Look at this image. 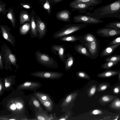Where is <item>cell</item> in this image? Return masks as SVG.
<instances>
[{
    "label": "cell",
    "instance_id": "cell-43",
    "mask_svg": "<svg viewBox=\"0 0 120 120\" xmlns=\"http://www.w3.org/2000/svg\"><path fill=\"white\" fill-rule=\"evenodd\" d=\"M5 91L3 81L0 78V96H1L3 95Z\"/></svg>",
    "mask_w": 120,
    "mask_h": 120
},
{
    "label": "cell",
    "instance_id": "cell-3",
    "mask_svg": "<svg viewBox=\"0 0 120 120\" xmlns=\"http://www.w3.org/2000/svg\"><path fill=\"white\" fill-rule=\"evenodd\" d=\"M1 53L4 61L5 69H9L12 71L11 65L14 66L17 70L19 65L17 63L16 55L13 53L10 47L4 42L1 46Z\"/></svg>",
    "mask_w": 120,
    "mask_h": 120
},
{
    "label": "cell",
    "instance_id": "cell-1",
    "mask_svg": "<svg viewBox=\"0 0 120 120\" xmlns=\"http://www.w3.org/2000/svg\"><path fill=\"white\" fill-rule=\"evenodd\" d=\"M27 97L21 90H14L4 97L0 105L5 109L11 113L25 115V108Z\"/></svg>",
    "mask_w": 120,
    "mask_h": 120
},
{
    "label": "cell",
    "instance_id": "cell-24",
    "mask_svg": "<svg viewBox=\"0 0 120 120\" xmlns=\"http://www.w3.org/2000/svg\"><path fill=\"white\" fill-rule=\"evenodd\" d=\"M30 25V30L28 34L33 38L38 37L39 34L36 23L33 16L31 17V18Z\"/></svg>",
    "mask_w": 120,
    "mask_h": 120
},
{
    "label": "cell",
    "instance_id": "cell-30",
    "mask_svg": "<svg viewBox=\"0 0 120 120\" xmlns=\"http://www.w3.org/2000/svg\"><path fill=\"white\" fill-rule=\"evenodd\" d=\"M7 17L11 21V26L13 30L15 29L16 24V19L15 13L12 9H11L8 12Z\"/></svg>",
    "mask_w": 120,
    "mask_h": 120
},
{
    "label": "cell",
    "instance_id": "cell-8",
    "mask_svg": "<svg viewBox=\"0 0 120 120\" xmlns=\"http://www.w3.org/2000/svg\"><path fill=\"white\" fill-rule=\"evenodd\" d=\"M100 42L97 38L91 42L87 43L84 45L88 49L91 59H95L99 55L100 47Z\"/></svg>",
    "mask_w": 120,
    "mask_h": 120
},
{
    "label": "cell",
    "instance_id": "cell-37",
    "mask_svg": "<svg viewBox=\"0 0 120 120\" xmlns=\"http://www.w3.org/2000/svg\"><path fill=\"white\" fill-rule=\"evenodd\" d=\"M105 27L120 30V21H116L109 23L105 26Z\"/></svg>",
    "mask_w": 120,
    "mask_h": 120
},
{
    "label": "cell",
    "instance_id": "cell-31",
    "mask_svg": "<svg viewBox=\"0 0 120 120\" xmlns=\"http://www.w3.org/2000/svg\"><path fill=\"white\" fill-rule=\"evenodd\" d=\"M30 24L28 23H26L21 26L19 30L20 34L22 35L26 34L30 30Z\"/></svg>",
    "mask_w": 120,
    "mask_h": 120
},
{
    "label": "cell",
    "instance_id": "cell-16",
    "mask_svg": "<svg viewBox=\"0 0 120 120\" xmlns=\"http://www.w3.org/2000/svg\"><path fill=\"white\" fill-rule=\"evenodd\" d=\"M0 120H29V119L25 115L11 113V114L0 116Z\"/></svg>",
    "mask_w": 120,
    "mask_h": 120
},
{
    "label": "cell",
    "instance_id": "cell-32",
    "mask_svg": "<svg viewBox=\"0 0 120 120\" xmlns=\"http://www.w3.org/2000/svg\"><path fill=\"white\" fill-rule=\"evenodd\" d=\"M33 93L37 98L42 100H46L51 98L48 94L40 91H34Z\"/></svg>",
    "mask_w": 120,
    "mask_h": 120
},
{
    "label": "cell",
    "instance_id": "cell-42",
    "mask_svg": "<svg viewBox=\"0 0 120 120\" xmlns=\"http://www.w3.org/2000/svg\"><path fill=\"white\" fill-rule=\"evenodd\" d=\"M120 43V36L113 39L107 46H108Z\"/></svg>",
    "mask_w": 120,
    "mask_h": 120
},
{
    "label": "cell",
    "instance_id": "cell-49",
    "mask_svg": "<svg viewBox=\"0 0 120 120\" xmlns=\"http://www.w3.org/2000/svg\"><path fill=\"white\" fill-rule=\"evenodd\" d=\"M4 5L3 4H0V13L3 12L5 10L4 7Z\"/></svg>",
    "mask_w": 120,
    "mask_h": 120
},
{
    "label": "cell",
    "instance_id": "cell-36",
    "mask_svg": "<svg viewBox=\"0 0 120 120\" xmlns=\"http://www.w3.org/2000/svg\"><path fill=\"white\" fill-rule=\"evenodd\" d=\"M106 62H120V55H114L109 56L105 60Z\"/></svg>",
    "mask_w": 120,
    "mask_h": 120
},
{
    "label": "cell",
    "instance_id": "cell-47",
    "mask_svg": "<svg viewBox=\"0 0 120 120\" xmlns=\"http://www.w3.org/2000/svg\"><path fill=\"white\" fill-rule=\"evenodd\" d=\"M21 5L23 8L26 9H30L31 8V7L30 4L27 3H21Z\"/></svg>",
    "mask_w": 120,
    "mask_h": 120
},
{
    "label": "cell",
    "instance_id": "cell-17",
    "mask_svg": "<svg viewBox=\"0 0 120 120\" xmlns=\"http://www.w3.org/2000/svg\"><path fill=\"white\" fill-rule=\"evenodd\" d=\"M51 51L55 54L57 55L61 60L62 62L65 55V48L62 45L54 44L51 46Z\"/></svg>",
    "mask_w": 120,
    "mask_h": 120
},
{
    "label": "cell",
    "instance_id": "cell-48",
    "mask_svg": "<svg viewBox=\"0 0 120 120\" xmlns=\"http://www.w3.org/2000/svg\"><path fill=\"white\" fill-rule=\"evenodd\" d=\"M113 92L115 94H118L120 92V86H118L115 87L113 89Z\"/></svg>",
    "mask_w": 120,
    "mask_h": 120
},
{
    "label": "cell",
    "instance_id": "cell-44",
    "mask_svg": "<svg viewBox=\"0 0 120 120\" xmlns=\"http://www.w3.org/2000/svg\"><path fill=\"white\" fill-rule=\"evenodd\" d=\"M44 8L47 10L48 14L50 15L51 12L50 6L49 1L46 0L45 3L44 5Z\"/></svg>",
    "mask_w": 120,
    "mask_h": 120
},
{
    "label": "cell",
    "instance_id": "cell-23",
    "mask_svg": "<svg viewBox=\"0 0 120 120\" xmlns=\"http://www.w3.org/2000/svg\"><path fill=\"white\" fill-rule=\"evenodd\" d=\"M29 96L30 98L29 103L34 109H37L38 111L43 109L39 100L33 93Z\"/></svg>",
    "mask_w": 120,
    "mask_h": 120
},
{
    "label": "cell",
    "instance_id": "cell-45",
    "mask_svg": "<svg viewBox=\"0 0 120 120\" xmlns=\"http://www.w3.org/2000/svg\"><path fill=\"white\" fill-rule=\"evenodd\" d=\"M4 60L2 58L1 52H0V69L3 70L4 67Z\"/></svg>",
    "mask_w": 120,
    "mask_h": 120
},
{
    "label": "cell",
    "instance_id": "cell-38",
    "mask_svg": "<svg viewBox=\"0 0 120 120\" xmlns=\"http://www.w3.org/2000/svg\"><path fill=\"white\" fill-rule=\"evenodd\" d=\"M109 107L112 108L120 110V99L116 98L110 105Z\"/></svg>",
    "mask_w": 120,
    "mask_h": 120
},
{
    "label": "cell",
    "instance_id": "cell-10",
    "mask_svg": "<svg viewBox=\"0 0 120 120\" xmlns=\"http://www.w3.org/2000/svg\"><path fill=\"white\" fill-rule=\"evenodd\" d=\"M95 32L98 35L104 38H109L120 35V30L105 27L98 29Z\"/></svg>",
    "mask_w": 120,
    "mask_h": 120
},
{
    "label": "cell",
    "instance_id": "cell-5",
    "mask_svg": "<svg viewBox=\"0 0 120 120\" xmlns=\"http://www.w3.org/2000/svg\"><path fill=\"white\" fill-rule=\"evenodd\" d=\"M35 56L36 61L43 66L52 68L58 67L57 61L53 58L45 53H42L39 50L35 52Z\"/></svg>",
    "mask_w": 120,
    "mask_h": 120
},
{
    "label": "cell",
    "instance_id": "cell-52",
    "mask_svg": "<svg viewBox=\"0 0 120 120\" xmlns=\"http://www.w3.org/2000/svg\"><path fill=\"white\" fill-rule=\"evenodd\" d=\"M118 80L119 82H120V70L119 74V76Z\"/></svg>",
    "mask_w": 120,
    "mask_h": 120
},
{
    "label": "cell",
    "instance_id": "cell-34",
    "mask_svg": "<svg viewBox=\"0 0 120 120\" xmlns=\"http://www.w3.org/2000/svg\"><path fill=\"white\" fill-rule=\"evenodd\" d=\"M78 36L76 35H68L60 38V40L63 41L75 42L79 41Z\"/></svg>",
    "mask_w": 120,
    "mask_h": 120
},
{
    "label": "cell",
    "instance_id": "cell-51",
    "mask_svg": "<svg viewBox=\"0 0 120 120\" xmlns=\"http://www.w3.org/2000/svg\"><path fill=\"white\" fill-rule=\"evenodd\" d=\"M115 18L120 19V13L118 14Z\"/></svg>",
    "mask_w": 120,
    "mask_h": 120
},
{
    "label": "cell",
    "instance_id": "cell-4",
    "mask_svg": "<svg viewBox=\"0 0 120 120\" xmlns=\"http://www.w3.org/2000/svg\"><path fill=\"white\" fill-rule=\"evenodd\" d=\"M87 25L83 23L71 24L65 25L63 28L54 33L53 38L56 39L74 33L86 27Z\"/></svg>",
    "mask_w": 120,
    "mask_h": 120
},
{
    "label": "cell",
    "instance_id": "cell-9",
    "mask_svg": "<svg viewBox=\"0 0 120 120\" xmlns=\"http://www.w3.org/2000/svg\"><path fill=\"white\" fill-rule=\"evenodd\" d=\"M41 86L39 82L30 81H26L17 86L16 89L20 90H30L33 91H36Z\"/></svg>",
    "mask_w": 120,
    "mask_h": 120
},
{
    "label": "cell",
    "instance_id": "cell-25",
    "mask_svg": "<svg viewBox=\"0 0 120 120\" xmlns=\"http://www.w3.org/2000/svg\"><path fill=\"white\" fill-rule=\"evenodd\" d=\"M120 70H106L99 73L97 76L101 78H107L117 75L119 74Z\"/></svg>",
    "mask_w": 120,
    "mask_h": 120
},
{
    "label": "cell",
    "instance_id": "cell-39",
    "mask_svg": "<svg viewBox=\"0 0 120 120\" xmlns=\"http://www.w3.org/2000/svg\"><path fill=\"white\" fill-rule=\"evenodd\" d=\"M77 76L80 78L82 79H90V76L84 71H80L76 73Z\"/></svg>",
    "mask_w": 120,
    "mask_h": 120
},
{
    "label": "cell",
    "instance_id": "cell-11",
    "mask_svg": "<svg viewBox=\"0 0 120 120\" xmlns=\"http://www.w3.org/2000/svg\"><path fill=\"white\" fill-rule=\"evenodd\" d=\"M0 28V32L3 38L9 42L13 46H15V39L11 33V29L6 25H1Z\"/></svg>",
    "mask_w": 120,
    "mask_h": 120
},
{
    "label": "cell",
    "instance_id": "cell-14",
    "mask_svg": "<svg viewBox=\"0 0 120 120\" xmlns=\"http://www.w3.org/2000/svg\"><path fill=\"white\" fill-rule=\"evenodd\" d=\"M36 23L39 34L38 39H41L45 36L47 32L46 24L40 18L36 19Z\"/></svg>",
    "mask_w": 120,
    "mask_h": 120
},
{
    "label": "cell",
    "instance_id": "cell-26",
    "mask_svg": "<svg viewBox=\"0 0 120 120\" xmlns=\"http://www.w3.org/2000/svg\"><path fill=\"white\" fill-rule=\"evenodd\" d=\"M116 97V96L108 94L104 95L100 98L98 101L102 105H105L115 99Z\"/></svg>",
    "mask_w": 120,
    "mask_h": 120
},
{
    "label": "cell",
    "instance_id": "cell-46",
    "mask_svg": "<svg viewBox=\"0 0 120 120\" xmlns=\"http://www.w3.org/2000/svg\"><path fill=\"white\" fill-rule=\"evenodd\" d=\"M91 113L94 115H100L102 114L103 112L100 110L96 109L93 110L92 112Z\"/></svg>",
    "mask_w": 120,
    "mask_h": 120
},
{
    "label": "cell",
    "instance_id": "cell-27",
    "mask_svg": "<svg viewBox=\"0 0 120 120\" xmlns=\"http://www.w3.org/2000/svg\"><path fill=\"white\" fill-rule=\"evenodd\" d=\"M39 101L48 112H51L52 110L53 103L51 98L46 100H42L38 99Z\"/></svg>",
    "mask_w": 120,
    "mask_h": 120
},
{
    "label": "cell",
    "instance_id": "cell-40",
    "mask_svg": "<svg viewBox=\"0 0 120 120\" xmlns=\"http://www.w3.org/2000/svg\"><path fill=\"white\" fill-rule=\"evenodd\" d=\"M109 84L107 83H102L100 84L97 89V92H100L106 90L109 86Z\"/></svg>",
    "mask_w": 120,
    "mask_h": 120
},
{
    "label": "cell",
    "instance_id": "cell-19",
    "mask_svg": "<svg viewBox=\"0 0 120 120\" xmlns=\"http://www.w3.org/2000/svg\"><path fill=\"white\" fill-rule=\"evenodd\" d=\"M63 62L64 64L65 70H68L73 66L74 63V58L72 55L68 53L65 54Z\"/></svg>",
    "mask_w": 120,
    "mask_h": 120
},
{
    "label": "cell",
    "instance_id": "cell-22",
    "mask_svg": "<svg viewBox=\"0 0 120 120\" xmlns=\"http://www.w3.org/2000/svg\"><path fill=\"white\" fill-rule=\"evenodd\" d=\"M75 50L77 53L91 59V56L87 48L82 44L75 45Z\"/></svg>",
    "mask_w": 120,
    "mask_h": 120
},
{
    "label": "cell",
    "instance_id": "cell-28",
    "mask_svg": "<svg viewBox=\"0 0 120 120\" xmlns=\"http://www.w3.org/2000/svg\"><path fill=\"white\" fill-rule=\"evenodd\" d=\"M19 23L20 26L26 22L31 21L30 16L28 13L26 11L22 10L19 16Z\"/></svg>",
    "mask_w": 120,
    "mask_h": 120
},
{
    "label": "cell",
    "instance_id": "cell-21",
    "mask_svg": "<svg viewBox=\"0 0 120 120\" xmlns=\"http://www.w3.org/2000/svg\"><path fill=\"white\" fill-rule=\"evenodd\" d=\"M78 38L80 43L84 45L86 43L94 41L97 38L94 35L90 33L78 36Z\"/></svg>",
    "mask_w": 120,
    "mask_h": 120
},
{
    "label": "cell",
    "instance_id": "cell-33",
    "mask_svg": "<svg viewBox=\"0 0 120 120\" xmlns=\"http://www.w3.org/2000/svg\"><path fill=\"white\" fill-rule=\"evenodd\" d=\"M78 94L77 92L69 95L65 98L62 104L63 106H65L70 103L76 98Z\"/></svg>",
    "mask_w": 120,
    "mask_h": 120
},
{
    "label": "cell",
    "instance_id": "cell-18",
    "mask_svg": "<svg viewBox=\"0 0 120 120\" xmlns=\"http://www.w3.org/2000/svg\"><path fill=\"white\" fill-rule=\"evenodd\" d=\"M47 111L43 109L38 110L33 120H50L54 119L52 116L48 114Z\"/></svg>",
    "mask_w": 120,
    "mask_h": 120
},
{
    "label": "cell",
    "instance_id": "cell-2",
    "mask_svg": "<svg viewBox=\"0 0 120 120\" xmlns=\"http://www.w3.org/2000/svg\"><path fill=\"white\" fill-rule=\"evenodd\" d=\"M120 13V0L115 1L94 10L93 12L87 11L86 15L100 19L105 18H115Z\"/></svg>",
    "mask_w": 120,
    "mask_h": 120
},
{
    "label": "cell",
    "instance_id": "cell-12",
    "mask_svg": "<svg viewBox=\"0 0 120 120\" xmlns=\"http://www.w3.org/2000/svg\"><path fill=\"white\" fill-rule=\"evenodd\" d=\"M70 8L73 11H77L79 13H86L87 10L92 11L93 10L94 6L89 4L79 3L69 4Z\"/></svg>",
    "mask_w": 120,
    "mask_h": 120
},
{
    "label": "cell",
    "instance_id": "cell-6",
    "mask_svg": "<svg viewBox=\"0 0 120 120\" xmlns=\"http://www.w3.org/2000/svg\"><path fill=\"white\" fill-rule=\"evenodd\" d=\"M73 21L75 23L80 22L87 25L97 24L102 23L104 21L87 15L79 14L74 16Z\"/></svg>",
    "mask_w": 120,
    "mask_h": 120
},
{
    "label": "cell",
    "instance_id": "cell-15",
    "mask_svg": "<svg viewBox=\"0 0 120 120\" xmlns=\"http://www.w3.org/2000/svg\"><path fill=\"white\" fill-rule=\"evenodd\" d=\"M71 14V12L70 11L64 9L57 12L56 17L58 20L66 22H70L72 21Z\"/></svg>",
    "mask_w": 120,
    "mask_h": 120
},
{
    "label": "cell",
    "instance_id": "cell-13",
    "mask_svg": "<svg viewBox=\"0 0 120 120\" xmlns=\"http://www.w3.org/2000/svg\"><path fill=\"white\" fill-rule=\"evenodd\" d=\"M16 75H11L1 78L4 84L5 91L9 92L15 89L14 88L16 85Z\"/></svg>",
    "mask_w": 120,
    "mask_h": 120
},
{
    "label": "cell",
    "instance_id": "cell-29",
    "mask_svg": "<svg viewBox=\"0 0 120 120\" xmlns=\"http://www.w3.org/2000/svg\"><path fill=\"white\" fill-rule=\"evenodd\" d=\"M102 2L101 0H74L70 2L69 4L79 3H85L90 4L94 6L100 4Z\"/></svg>",
    "mask_w": 120,
    "mask_h": 120
},
{
    "label": "cell",
    "instance_id": "cell-50",
    "mask_svg": "<svg viewBox=\"0 0 120 120\" xmlns=\"http://www.w3.org/2000/svg\"><path fill=\"white\" fill-rule=\"evenodd\" d=\"M54 3L56 4L64 0H52Z\"/></svg>",
    "mask_w": 120,
    "mask_h": 120
},
{
    "label": "cell",
    "instance_id": "cell-41",
    "mask_svg": "<svg viewBox=\"0 0 120 120\" xmlns=\"http://www.w3.org/2000/svg\"><path fill=\"white\" fill-rule=\"evenodd\" d=\"M97 90L96 86L93 85L90 88L88 91V94L89 97H91L95 94Z\"/></svg>",
    "mask_w": 120,
    "mask_h": 120
},
{
    "label": "cell",
    "instance_id": "cell-7",
    "mask_svg": "<svg viewBox=\"0 0 120 120\" xmlns=\"http://www.w3.org/2000/svg\"><path fill=\"white\" fill-rule=\"evenodd\" d=\"M31 76L42 79H56L60 78L63 75L62 73L49 71H38L31 73Z\"/></svg>",
    "mask_w": 120,
    "mask_h": 120
},
{
    "label": "cell",
    "instance_id": "cell-20",
    "mask_svg": "<svg viewBox=\"0 0 120 120\" xmlns=\"http://www.w3.org/2000/svg\"><path fill=\"white\" fill-rule=\"evenodd\" d=\"M120 46V43L108 46H106L101 52L100 57H102L111 55Z\"/></svg>",
    "mask_w": 120,
    "mask_h": 120
},
{
    "label": "cell",
    "instance_id": "cell-35",
    "mask_svg": "<svg viewBox=\"0 0 120 120\" xmlns=\"http://www.w3.org/2000/svg\"><path fill=\"white\" fill-rule=\"evenodd\" d=\"M119 63L112 61H107L102 64L101 67L104 69H109L117 64Z\"/></svg>",
    "mask_w": 120,
    "mask_h": 120
}]
</instances>
